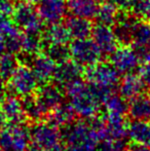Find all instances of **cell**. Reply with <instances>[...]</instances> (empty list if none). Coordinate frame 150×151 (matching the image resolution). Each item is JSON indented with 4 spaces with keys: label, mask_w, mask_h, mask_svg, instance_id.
<instances>
[{
    "label": "cell",
    "mask_w": 150,
    "mask_h": 151,
    "mask_svg": "<svg viewBox=\"0 0 150 151\" xmlns=\"http://www.w3.org/2000/svg\"><path fill=\"white\" fill-rule=\"evenodd\" d=\"M30 151H39V150H37V149H35V148H33V147H32V149H31Z\"/></svg>",
    "instance_id": "obj_46"
},
{
    "label": "cell",
    "mask_w": 150,
    "mask_h": 151,
    "mask_svg": "<svg viewBox=\"0 0 150 151\" xmlns=\"http://www.w3.org/2000/svg\"><path fill=\"white\" fill-rule=\"evenodd\" d=\"M149 146H150V145H149Z\"/></svg>",
    "instance_id": "obj_47"
},
{
    "label": "cell",
    "mask_w": 150,
    "mask_h": 151,
    "mask_svg": "<svg viewBox=\"0 0 150 151\" xmlns=\"http://www.w3.org/2000/svg\"><path fill=\"white\" fill-rule=\"evenodd\" d=\"M77 115L71 104L62 103L47 113V121L58 127H66L75 121Z\"/></svg>",
    "instance_id": "obj_17"
},
{
    "label": "cell",
    "mask_w": 150,
    "mask_h": 151,
    "mask_svg": "<svg viewBox=\"0 0 150 151\" xmlns=\"http://www.w3.org/2000/svg\"><path fill=\"white\" fill-rule=\"evenodd\" d=\"M16 1L14 0H0V14L11 16Z\"/></svg>",
    "instance_id": "obj_37"
},
{
    "label": "cell",
    "mask_w": 150,
    "mask_h": 151,
    "mask_svg": "<svg viewBox=\"0 0 150 151\" xmlns=\"http://www.w3.org/2000/svg\"><path fill=\"white\" fill-rule=\"evenodd\" d=\"M5 120H6L5 116H4V114L2 113V111L0 110V129L5 125Z\"/></svg>",
    "instance_id": "obj_42"
},
{
    "label": "cell",
    "mask_w": 150,
    "mask_h": 151,
    "mask_svg": "<svg viewBox=\"0 0 150 151\" xmlns=\"http://www.w3.org/2000/svg\"><path fill=\"white\" fill-rule=\"evenodd\" d=\"M131 12L139 18L150 21V0H135Z\"/></svg>",
    "instance_id": "obj_34"
},
{
    "label": "cell",
    "mask_w": 150,
    "mask_h": 151,
    "mask_svg": "<svg viewBox=\"0 0 150 151\" xmlns=\"http://www.w3.org/2000/svg\"><path fill=\"white\" fill-rule=\"evenodd\" d=\"M19 31L21 29L14 24L11 16L0 14V36L2 38H6Z\"/></svg>",
    "instance_id": "obj_32"
},
{
    "label": "cell",
    "mask_w": 150,
    "mask_h": 151,
    "mask_svg": "<svg viewBox=\"0 0 150 151\" xmlns=\"http://www.w3.org/2000/svg\"><path fill=\"white\" fill-rule=\"evenodd\" d=\"M146 88L139 75L134 73L124 74L122 79L119 81V95L126 100H131L137 97Z\"/></svg>",
    "instance_id": "obj_20"
},
{
    "label": "cell",
    "mask_w": 150,
    "mask_h": 151,
    "mask_svg": "<svg viewBox=\"0 0 150 151\" xmlns=\"http://www.w3.org/2000/svg\"><path fill=\"white\" fill-rule=\"evenodd\" d=\"M106 139L123 140L128 136V127L124 115L106 113Z\"/></svg>",
    "instance_id": "obj_19"
},
{
    "label": "cell",
    "mask_w": 150,
    "mask_h": 151,
    "mask_svg": "<svg viewBox=\"0 0 150 151\" xmlns=\"http://www.w3.org/2000/svg\"><path fill=\"white\" fill-rule=\"evenodd\" d=\"M128 137L133 143L150 145V120H136L128 123Z\"/></svg>",
    "instance_id": "obj_24"
},
{
    "label": "cell",
    "mask_w": 150,
    "mask_h": 151,
    "mask_svg": "<svg viewBox=\"0 0 150 151\" xmlns=\"http://www.w3.org/2000/svg\"><path fill=\"white\" fill-rule=\"evenodd\" d=\"M141 18L131 10H120L117 20L112 26L113 32L119 45H131L137 24Z\"/></svg>",
    "instance_id": "obj_9"
},
{
    "label": "cell",
    "mask_w": 150,
    "mask_h": 151,
    "mask_svg": "<svg viewBox=\"0 0 150 151\" xmlns=\"http://www.w3.org/2000/svg\"><path fill=\"white\" fill-rule=\"evenodd\" d=\"M64 129L62 138L66 151H98L100 140L90 121H74Z\"/></svg>",
    "instance_id": "obj_2"
},
{
    "label": "cell",
    "mask_w": 150,
    "mask_h": 151,
    "mask_svg": "<svg viewBox=\"0 0 150 151\" xmlns=\"http://www.w3.org/2000/svg\"><path fill=\"white\" fill-rule=\"evenodd\" d=\"M11 18L23 32H42L44 29V22L35 4L16 2Z\"/></svg>",
    "instance_id": "obj_5"
},
{
    "label": "cell",
    "mask_w": 150,
    "mask_h": 151,
    "mask_svg": "<svg viewBox=\"0 0 150 151\" xmlns=\"http://www.w3.org/2000/svg\"><path fill=\"white\" fill-rule=\"evenodd\" d=\"M38 80L29 65L21 63L7 80V90L20 97L34 95L38 88Z\"/></svg>",
    "instance_id": "obj_4"
},
{
    "label": "cell",
    "mask_w": 150,
    "mask_h": 151,
    "mask_svg": "<svg viewBox=\"0 0 150 151\" xmlns=\"http://www.w3.org/2000/svg\"><path fill=\"white\" fill-rule=\"evenodd\" d=\"M106 112L109 114H117V115H124L128 113V105L126 104V99L120 95H112L107 99L104 103Z\"/></svg>",
    "instance_id": "obj_31"
},
{
    "label": "cell",
    "mask_w": 150,
    "mask_h": 151,
    "mask_svg": "<svg viewBox=\"0 0 150 151\" xmlns=\"http://www.w3.org/2000/svg\"><path fill=\"white\" fill-rule=\"evenodd\" d=\"M16 2H25V3H31V4H37L39 0H14Z\"/></svg>",
    "instance_id": "obj_43"
},
{
    "label": "cell",
    "mask_w": 150,
    "mask_h": 151,
    "mask_svg": "<svg viewBox=\"0 0 150 151\" xmlns=\"http://www.w3.org/2000/svg\"><path fill=\"white\" fill-rule=\"evenodd\" d=\"M149 96H150V95H149Z\"/></svg>",
    "instance_id": "obj_48"
},
{
    "label": "cell",
    "mask_w": 150,
    "mask_h": 151,
    "mask_svg": "<svg viewBox=\"0 0 150 151\" xmlns=\"http://www.w3.org/2000/svg\"><path fill=\"white\" fill-rule=\"evenodd\" d=\"M6 52V47H5V42L4 39L0 36V58L4 55V52Z\"/></svg>",
    "instance_id": "obj_40"
},
{
    "label": "cell",
    "mask_w": 150,
    "mask_h": 151,
    "mask_svg": "<svg viewBox=\"0 0 150 151\" xmlns=\"http://www.w3.org/2000/svg\"><path fill=\"white\" fill-rule=\"evenodd\" d=\"M22 103L27 119L36 122V121L41 120L44 116H46V113L42 109L40 104L38 103L36 97L34 95L23 97Z\"/></svg>",
    "instance_id": "obj_29"
},
{
    "label": "cell",
    "mask_w": 150,
    "mask_h": 151,
    "mask_svg": "<svg viewBox=\"0 0 150 151\" xmlns=\"http://www.w3.org/2000/svg\"><path fill=\"white\" fill-rule=\"evenodd\" d=\"M27 60L40 84L47 83L54 78L57 64L45 52H40L34 56L24 57V61L27 62Z\"/></svg>",
    "instance_id": "obj_11"
},
{
    "label": "cell",
    "mask_w": 150,
    "mask_h": 151,
    "mask_svg": "<svg viewBox=\"0 0 150 151\" xmlns=\"http://www.w3.org/2000/svg\"><path fill=\"white\" fill-rule=\"evenodd\" d=\"M3 93H2V90H0V103H1V101H2V99H3Z\"/></svg>",
    "instance_id": "obj_45"
},
{
    "label": "cell",
    "mask_w": 150,
    "mask_h": 151,
    "mask_svg": "<svg viewBox=\"0 0 150 151\" xmlns=\"http://www.w3.org/2000/svg\"><path fill=\"white\" fill-rule=\"evenodd\" d=\"M128 151H150V146L144 145V144L133 143L128 146Z\"/></svg>",
    "instance_id": "obj_39"
},
{
    "label": "cell",
    "mask_w": 150,
    "mask_h": 151,
    "mask_svg": "<svg viewBox=\"0 0 150 151\" xmlns=\"http://www.w3.org/2000/svg\"><path fill=\"white\" fill-rule=\"evenodd\" d=\"M45 151H66V148H65V146H63L62 144H58V145L54 146V147L50 148V149L45 150Z\"/></svg>",
    "instance_id": "obj_41"
},
{
    "label": "cell",
    "mask_w": 150,
    "mask_h": 151,
    "mask_svg": "<svg viewBox=\"0 0 150 151\" xmlns=\"http://www.w3.org/2000/svg\"><path fill=\"white\" fill-rule=\"evenodd\" d=\"M128 113L133 120H150V96L140 93L131 99Z\"/></svg>",
    "instance_id": "obj_22"
},
{
    "label": "cell",
    "mask_w": 150,
    "mask_h": 151,
    "mask_svg": "<svg viewBox=\"0 0 150 151\" xmlns=\"http://www.w3.org/2000/svg\"><path fill=\"white\" fill-rule=\"evenodd\" d=\"M44 40L42 32H23L22 55L23 57H31L42 52Z\"/></svg>",
    "instance_id": "obj_25"
},
{
    "label": "cell",
    "mask_w": 150,
    "mask_h": 151,
    "mask_svg": "<svg viewBox=\"0 0 150 151\" xmlns=\"http://www.w3.org/2000/svg\"><path fill=\"white\" fill-rule=\"evenodd\" d=\"M92 38L100 48L103 58H109L111 54L119 46L113 29L110 26L96 24L93 28Z\"/></svg>",
    "instance_id": "obj_13"
},
{
    "label": "cell",
    "mask_w": 150,
    "mask_h": 151,
    "mask_svg": "<svg viewBox=\"0 0 150 151\" xmlns=\"http://www.w3.org/2000/svg\"><path fill=\"white\" fill-rule=\"evenodd\" d=\"M35 93L38 103L40 104L46 115L52 109L62 104L64 100V91L61 90V86L57 83L47 82L41 84V86L37 88Z\"/></svg>",
    "instance_id": "obj_14"
},
{
    "label": "cell",
    "mask_w": 150,
    "mask_h": 151,
    "mask_svg": "<svg viewBox=\"0 0 150 151\" xmlns=\"http://www.w3.org/2000/svg\"><path fill=\"white\" fill-rule=\"evenodd\" d=\"M31 131L23 123H8L0 129V151H28Z\"/></svg>",
    "instance_id": "obj_3"
},
{
    "label": "cell",
    "mask_w": 150,
    "mask_h": 151,
    "mask_svg": "<svg viewBox=\"0 0 150 151\" xmlns=\"http://www.w3.org/2000/svg\"><path fill=\"white\" fill-rule=\"evenodd\" d=\"M124 146L123 140L105 139L98 145V151H123Z\"/></svg>",
    "instance_id": "obj_35"
},
{
    "label": "cell",
    "mask_w": 150,
    "mask_h": 151,
    "mask_svg": "<svg viewBox=\"0 0 150 151\" xmlns=\"http://www.w3.org/2000/svg\"><path fill=\"white\" fill-rule=\"evenodd\" d=\"M69 46L71 50V59L83 68L102 61L103 55L93 38L74 39L70 42Z\"/></svg>",
    "instance_id": "obj_6"
},
{
    "label": "cell",
    "mask_w": 150,
    "mask_h": 151,
    "mask_svg": "<svg viewBox=\"0 0 150 151\" xmlns=\"http://www.w3.org/2000/svg\"><path fill=\"white\" fill-rule=\"evenodd\" d=\"M139 76L144 82L145 86L150 88V63H144L139 67Z\"/></svg>",
    "instance_id": "obj_36"
},
{
    "label": "cell",
    "mask_w": 150,
    "mask_h": 151,
    "mask_svg": "<svg viewBox=\"0 0 150 151\" xmlns=\"http://www.w3.org/2000/svg\"><path fill=\"white\" fill-rule=\"evenodd\" d=\"M120 9L114 3L110 1L101 2L97 10V14L95 17L97 24L106 25L112 27L117 20Z\"/></svg>",
    "instance_id": "obj_26"
},
{
    "label": "cell",
    "mask_w": 150,
    "mask_h": 151,
    "mask_svg": "<svg viewBox=\"0 0 150 151\" xmlns=\"http://www.w3.org/2000/svg\"><path fill=\"white\" fill-rule=\"evenodd\" d=\"M119 72L110 62L100 61L84 68L83 77L90 83L113 88L119 83Z\"/></svg>",
    "instance_id": "obj_7"
},
{
    "label": "cell",
    "mask_w": 150,
    "mask_h": 151,
    "mask_svg": "<svg viewBox=\"0 0 150 151\" xmlns=\"http://www.w3.org/2000/svg\"><path fill=\"white\" fill-rule=\"evenodd\" d=\"M115 4L120 10H131L135 0H107Z\"/></svg>",
    "instance_id": "obj_38"
},
{
    "label": "cell",
    "mask_w": 150,
    "mask_h": 151,
    "mask_svg": "<svg viewBox=\"0 0 150 151\" xmlns=\"http://www.w3.org/2000/svg\"><path fill=\"white\" fill-rule=\"evenodd\" d=\"M64 24L66 25L73 39H80V38H86L92 36L94 24L90 19L80 18V17L71 14L65 18Z\"/></svg>",
    "instance_id": "obj_18"
},
{
    "label": "cell",
    "mask_w": 150,
    "mask_h": 151,
    "mask_svg": "<svg viewBox=\"0 0 150 151\" xmlns=\"http://www.w3.org/2000/svg\"><path fill=\"white\" fill-rule=\"evenodd\" d=\"M37 9L44 24L62 22L68 12L67 0H39Z\"/></svg>",
    "instance_id": "obj_12"
},
{
    "label": "cell",
    "mask_w": 150,
    "mask_h": 151,
    "mask_svg": "<svg viewBox=\"0 0 150 151\" xmlns=\"http://www.w3.org/2000/svg\"><path fill=\"white\" fill-rule=\"evenodd\" d=\"M0 110L4 114L6 120L10 123L21 124L27 119L22 101L19 99L18 96L11 93L3 97L0 103Z\"/></svg>",
    "instance_id": "obj_16"
},
{
    "label": "cell",
    "mask_w": 150,
    "mask_h": 151,
    "mask_svg": "<svg viewBox=\"0 0 150 151\" xmlns=\"http://www.w3.org/2000/svg\"><path fill=\"white\" fill-rule=\"evenodd\" d=\"M109 62L120 74L133 73L141 63L139 56L132 45H119L109 57Z\"/></svg>",
    "instance_id": "obj_10"
},
{
    "label": "cell",
    "mask_w": 150,
    "mask_h": 151,
    "mask_svg": "<svg viewBox=\"0 0 150 151\" xmlns=\"http://www.w3.org/2000/svg\"><path fill=\"white\" fill-rule=\"evenodd\" d=\"M133 47H147L150 46V21L140 19L133 35Z\"/></svg>",
    "instance_id": "obj_28"
},
{
    "label": "cell",
    "mask_w": 150,
    "mask_h": 151,
    "mask_svg": "<svg viewBox=\"0 0 150 151\" xmlns=\"http://www.w3.org/2000/svg\"><path fill=\"white\" fill-rule=\"evenodd\" d=\"M21 64L18 55L5 52L0 58V75L7 81Z\"/></svg>",
    "instance_id": "obj_30"
},
{
    "label": "cell",
    "mask_w": 150,
    "mask_h": 151,
    "mask_svg": "<svg viewBox=\"0 0 150 151\" xmlns=\"http://www.w3.org/2000/svg\"><path fill=\"white\" fill-rule=\"evenodd\" d=\"M83 72L84 68L82 66L73 60H68L57 65L52 79L55 83L64 88L75 80L81 79V77H83Z\"/></svg>",
    "instance_id": "obj_15"
},
{
    "label": "cell",
    "mask_w": 150,
    "mask_h": 151,
    "mask_svg": "<svg viewBox=\"0 0 150 151\" xmlns=\"http://www.w3.org/2000/svg\"><path fill=\"white\" fill-rule=\"evenodd\" d=\"M43 52H45L58 65L63 62L70 60L71 50L68 44L64 43H46L44 44Z\"/></svg>",
    "instance_id": "obj_27"
},
{
    "label": "cell",
    "mask_w": 150,
    "mask_h": 151,
    "mask_svg": "<svg viewBox=\"0 0 150 151\" xmlns=\"http://www.w3.org/2000/svg\"><path fill=\"white\" fill-rule=\"evenodd\" d=\"M42 37L44 44L46 43H64L71 42V35L67 29L66 25L61 22L48 24L42 31Z\"/></svg>",
    "instance_id": "obj_23"
},
{
    "label": "cell",
    "mask_w": 150,
    "mask_h": 151,
    "mask_svg": "<svg viewBox=\"0 0 150 151\" xmlns=\"http://www.w3.org/2000/svg\"><path fill=\"white\" fill-rule=\"evenodd\" d=\"M64 88L77 115L88 119L97 116L102 104L95 97L88 83L78 79L67 84Z\"/></svg>",
    "instance_id": "obj_1"
},
{
    "label": "cell",
    "mask_w": 150,
    "mask_h": 151,
    "mask_svg": "<svg viewBox=\"0 0 150 151\" xmlns=\"http://www.w3.org/2000/svg\"><path fill=\"white\" fill-rule=\"evenodd\" d=\"M5 42L6 52H11V54L20 55L22 52V43H23V32L22 30L3 38Z\"/></svg>",
    "instance_id": "obj_33"
},
{
    "label": "cell",
    "mask_w": 150,
    "mask_h": 151,
    "mask_svg": "<svg viewBox=\"0 0 150 151\" xmlns=\"http://www.w3.org/2000/svg\"><path fill=\"white\" fill-rule=\"evenodd\" d=\"M62 134L58 127L47 122L36 123L31 129V143L33 148L45 151L61 143Z\"/></svg>",
    "instance_id": "obj_8"
},
{
    "label": "cell",
    "mask_w": 150,
    "mask_h": 151,
    "mask_svg": "<svg viewBox=\"0 0 150 151\" xmlns=\"http://www.w3.org/2000/svg\"><path fill=\"white\" fill-rule=\"evenodd\" d=\"M3 81H4V79L2 78V76L0 75V90H2V88H3Z\"/></svg>",
    "instance_id": "obj_44"
},
{
    "label": "cell",
    "mask_w": 150,
    "mask_h": 151,
    "mask_svg": "<svg viewBox=\"0 0 150 151\" xmlns=\"http://www.w3.org/2000/svg\"><path fill=\"white\" fill-rule=\"evenodd\" d=\"M99 5L98 0H67L69 14L90 20L95 19Z\"/></svg>",
    "instance_id": "obj_21"
}]
</instances>
